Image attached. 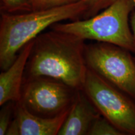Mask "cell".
<instances>
[{
  "label": "cell",
  "mask_w": 135,
  "mask_h": 135,
  "mask_svg": "<svg viewBox=\"0 0 135 135\" xmlns=\"http://www.w3.org/2000/svg\"><path fill=\"white\" fill-rule=\"evenodd\" d=\"M120 130L103 116L97 118L89 129L88 135H122Z\"/></svg>",
  "instance_id": "cell-10"
},
{
  "label": "cell",
  "mask_w": 135,
  "mask_h": 135,
  "mask_svg": "<svg viewBox=\"0 0 135 135\" xmlns=\"http://www.w3.org/2000/svg\"><path fill=\"white\" fill-rule=\"evenodd\" d=\"M83 90L101 116L124 134L135 135V101L88 68Z\"/></svg>",
  "instance_id": "cell-4"
},
{
  "label": "cell",
  "mask_w": 135,
  "mask_h": 135,
  "mask_svg": "<svg viewBox=\"0 0 135 135\" xmlns=\"http://www.w3.org/2000/svg\"><path fill=\"white\" fill-rule=\"evenodd\" d=\"M85 46L84 40L71 34L55 30L41 33L34 40L25 80L48 77L82 89L88 70Z\"/></svg>",
  "instance_id": "cell-1"
},
{
  "label": "cell",
  "mask_w": 135,
  "mask_h": 135,
  "mask_svg": "<svg viewBox=\"0 0 135 135\" xmlns=\"http://www.w3.org/2000/svg\"><path fill=\"white\" fill-rule=\"evenodd\" d=\"M3 13L18 14L32 11L31 0H1Z\"/></svg>",
  "instance_id": "cell-11"
},
{
  "label": "cell",
  "mask_w": 135,
  "mask_h": 135,
  "mask_svg": "<svg viewBox=\"0 0 135 135\" xmlns=\"http://www.w3.org/2000/svg\"><path fill=\"white\" fill-rule=\"evenodd\" d=\"M35 40V39H34ZM34 40L21 49L11 65L0 75V105L9 101L18 102L21 97L24 74L34 44Z\"/></svg>",
  "instance_id": "cell-8"
},
{
  "label": "cell",
  "mask_w": 135,
  "mask_h": 135,
  "mask_svg": "<svg viewBox=\"0 0 135 135\" xmlns=\"http://www.w3.org/2000/svg\"><path fill=\"white\" fill-rule=\"evenodd\" d=\"M88 9L84 14V18H90L97 15L101 10L108 7L115 0H85Z\"/></svg>",
  "instance_id": "cell-14"
},
{
  "label": "cell",
  "mask_w": 135,
  "mask_h": 135,
  "mask_svg": "<svg viewBox=\"0 0 135 135\" xmlns=\"http://www.w3.org/2000/svg\"><path fill=\"white\" fill-rule=\"evenodd\" d=\"M130 25L131 27V30H132L133 36H134V44H135V9L134 12L131 15V19H130Z\"/></svg>",
  "instance_id": "cell-15"
},
{
  "label": "cell",
  "mask_w": 135,
  "mask_h": 135,
  "mask_svg": "<svg viewBox=\"0 0 135 135\" xmlns=\"http://www.w3.org/2000/svg\"><path fill=\"white\" fill-rule=\"evenodd\" d=\"M78 1L80 0H31L32 11L58 7Z\"/></svg>",
  "instance_id": "cell-13"
},
{
  "label": "cell",
  "mask_w": 135,
  "mask_h": 135,
  "mask_svg": "<svg viewBox=\"0 0 135 135\" xmlns=\"http://www.w3.org/2000/svg\"><path fill=\"white\" fill-rule=\"evenodd\" d=\"M134 7H135V0H134Z\"/></svg>",
  "instance_id": "cell-16"
},
{
  "label": "cell",
  "mask_w": 135,
  "mask_h": 135,
  "mask_svg": "<svg viewBox=\"0 0 135 135\" xmlns=\"http://www.w3.org/2000/svg\"><path fill=\"white\" fill-rule=\"evenodd\" d=\"M15 102L9 101L3 105L0 111V135L6 134L11 124V117L15 113Z\"/></svg>",
  "instance_id": "cell-12"
},
{
  "label": "cell",
  "mask_w": 135,
  "mask_h": 135,
  "mask_svg": "<svg viewBox=\"0 0 135 135\" xmlns=\"http://www.w3.org/2000/svg\"><path fill=\"white\" fill-rule=\"evenodd\" d=\"M101 114L83 89L77 90L58 135H86Z\"/></svg>",
  "instance_id": "cell-7"
},
{
  "label": "cell",
  "mask_w": 135,
  "mask_h": 135,
  "mask_svg": "<svg viewBox=\"0 0 135 135\" xmlns=\"http://www.w3.org/2000/svg\"><path fill=\"white\" fill-rule=\"evenodd\" d=\"M85 0L49 9L9 14L3 13L0 23V68L6 70L27 43L48 27L84 15Z\"/></svg>",
  "instance_id": "cell-2"
},
{
  "label": "cell",
  "mask_w": 135,
  "mask_h": 135,
  "mask_svg": "<svg viewBox=\"0 0 135 135\" xmlns=\"http://www.w3.org/2000/svg\"><path fill=\"white\" fill-rule=\"evenodd\" d=\"M135 9L134 0H115L102 12L83 20L58 23L52 30L86 40L113 44L135 53V44L129 16Z\"/></svg>",
  "instance_id": "cell-3"
},
{
  "label": "cell",
  "mask_w": 135,
  "mask_h": 135,
  "mask_svg": "<svg viewBox=\"0 0 135 135\" xmlns=\"http://www.w3.org/2000/svg\"><path fill=\"white\" fill-rule=\"evenodd\" d=\"M70 109L55 117L46 118L32 113L21 101L15 103L14 118L18 124L20 135L58 134Z\"/></svg>",
  "instance_id": "cell-9"
},
{
  "label": "cell",
  "mask_w": 135,
  "mask_h": 135,
  "mask_svg": "<svg viewBox=\"0 0 135 135\" xmlns=\"http://www.w3.org/2000/svg\"><path fill=\"white\" fill-rule=\"evenodd\" d=\"M76 89L48 77L25 80L20 101L36 115L51 118L68 110L71 106Z\"/></svg>",
  "instance_id": "cell-6"
},
{
  "label": "cell",
  "mask_w": 135,
  "mask_h": 135,
  "mask_svg": "<svg viewBox=\"0 0 135 135\" xmlns=\"http://www.w3.org/2000/svg\"><path fill=\"white\" fill-rule=\"evenodd\" d=\"M87 67L135 101V61L129 51L113 44L86 45Z\"/></svg>",
  "instance_id": "cell-5"
}]
</instances>
